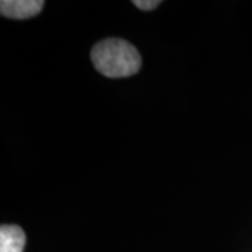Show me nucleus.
<instances>
[{"instance_id":"1","label":"nucleus","mask_w":252,"mask_h":252,"mask_svg":"<svg viewBox=\"0 0 252 252\" xmlns=\"http://www.w3.org/2000/svg\"><path fill=\"white\" fill-rule=\"evenodd\" d=\"M91 61L101 74L111 79L129 77L139 72L142 58L135 46L121 38H108L91 51Z\"/></svg>"},{"instance_id":"2","label":"nucleus","mask_w":252,"mask_h":252,"mask_svg":"<svg viewBox=\"0 0 252 252\" xmlns=\"http://www.w3.org/2000/svg\"><path fill=\"white\" fill-rule=\"evenodd\" d=\"M44 7L42 0H3L0 3V11L4 17L26 20L34 17Z\"/></svg>"},{"instance_id":"3","label":"nucleus","mask_w":252,"mask_h":252,"mask_svg":"<svg viewBox=\"0 0 252 252\" xmlns=\"http://www.w3.org/2000/svg\"><path fill=\"white\" fill-rule=\"evenodd\" d=\"M26 241V234L21 227L13 224L0 227V252H23Z\"/></svg>"},{"instance_id":"4","label":"nucleus","mask_w":252,"mask_h":252,"mask_svg":"<svg viewBox=\"0 0 252 252\" xmlns=\"http://www.w3.org/2000/svg\"><path fill=\"white\" fill-rule=\"evenodd\" d=\"M133 4L140 10H153L160 4V1L158 0H135Z\"/></svg>"}]
</instances>
